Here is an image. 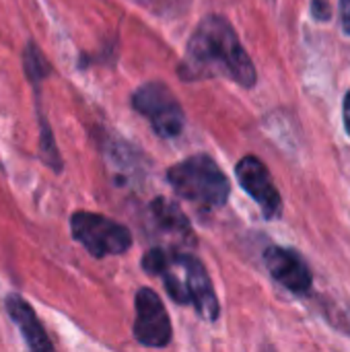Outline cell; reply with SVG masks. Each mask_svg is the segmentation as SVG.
<instances>
[{
	"label": "cell",
	"instance_id": "cell-4",
	"mask_svg": "<svg viewBox=\"0 0 350 352\" xmlns=\"http://www.w3.org/2000/svg\"><path fill=\"white\" fill-rule=\"evenodd\" d=\"M70 233L93 258L122 256L132 248L128 227L89 210H78L70 217Z\"/></svg>",
	"mask_w": 350,
	"mask_h": 352
},
{
	"label": "cell",
	"instance_id": "cell-15",
	"mask_svg": "<svg viewBox=\"0 0 350 352\" xmlns=\"http://www.w3.org/2000/svg\"><path fill=\"white\" fill-rule=\"evenodd\" d=\"M342 113H344V128H347V134L350 136V91L344 95V109H342Z\"/></svg>",
	"mask_w": 350,
	"mask_h": 352
},
{
	"label": "cell",
	"instance_id": "cell-11",
	"mask_svg": "<svg viewBox=\"0 0 350 352\" xmlns=\"http://www.w3.org/2000/svg\"><path fill=\"white\" fill-rule=\"evenodd\" d=\"M23 68H25L27 80H29L35 89H37L39 82H41L43 78H47L50 72H52V66H50L47 58L43 56V52L37 47L35 41H27V45H25V52H23Z\"/></svg>",
	"mask_w": 350,
	"mask_h": 352
},
{
	"label": "cell",
	"instance_id": "cell-3",
	"mask_svg": "<svg viewBox=\"0 0 350 352\" xmlns=\"http://www.w3.org/2000/svg\"><path fill=\"white\" fill-rule=\"evenodd\" d=\"M173 192L202 210L223 208L231 194V184L223 169L208 155H194L167 169Z\"/></svg>",
	"mask_w": 350,
	"mask_h": 352
},
{
	"label": "cell",
	"instance_id": "cell-1",
	"mask_svg": "<svg viewBox=\"0 0 350 352\" xmlns=\"http://www.w3.org/2000/svg\"><path fill=\"white\" fill-rule=\"evenodd\" d=\"M215 76L229 78L243 89L256 85V66L231 23L221 14H208L198 23L188 41L186 58L179 64L182 80Z\"/></svg>",
	"mask_w": 350,
	"mask_h": 352
},
{
	"label": "cell",
	"instance_id": "cell-10",
	"mask_svg": "<svg viewBox=\"0 0 350 352\" xmlns=\"http://www.w3.org/2000/svg\"><path fill=\"white\" fill-rule=\"evenodd\" d=\"M4 309L8 314V318L14 322V326L19 328L25 344L35 352L54 351V344L50 342L43 326L39 324L33 307L21 297V295H8L4 299Z\"/></svg>",
	"mask_w": 350,
	"mask_h": 352
},
{
	"label": "cell",
	"instance_id": "cell-5",
	"mask_svg": "<svg viewBox=\"0 0 350 352\" xmlns=\"http://www.w3.org/2000/svg\"><path fill=\"white\" fill-rule=\"evenodd\" d=\"M132 107L149 120L153 130L161 138H177L186 126V113L171 93V89L159 80L146 82L132 95Z\"/></svg>",
	"mask_w": 350,
	"mask_h": 352
},
{
	"label": "cell",
	"instance_id": "cell-14",
	"mask_svg": "<svg viewBox=\"0 0 350 352\" xmlns=\"http://www.w3.org/2000/svg\"><path fill=\"white\" fill-rule=\"evenodd\" d=\"M340 21H342V31L350 35V0H340Z\"/></svg>",
	"mask_w": 350,
	"mask_h": 352
},
{
	"label": "cell",
	"instance_id": "cell-9",
	"mask_svg": "<svg viewBox=\"0 0 350 352\" xmlns=\"http://www.w3.org/2000/svg\"><path fill=\"white\" fill-rule=\"evenodd\" d=\"M149 214L159 237L169 241V250H177L182 245L194 243V233L186 214L171 200L155 198L149 206Z\"/></svg>",
	"mask_w": 350,
	"mask_h": 352
},
{
	"label": "cell",
	"instance_id": "cell-6",
	"mask_svg": "<svg viewBox=\"0 0 350 352\" xmlns=\"http://www.w3.org/2000/svg\"><path fill=\"white\" fill-rule=\"evenodd\" d=\"M132 334L138 344L151 349H163L171 342L173 330L169 316L153 289H140L136 293V322Z\"/></svg>",
	"mask_w": 350,
	"mask_h": 352
},
{
	"label": "cell",
	"instance_id": "cell-8",
	"mask_svg": "<svg viewBox=\"0 0 350 352\" xmlns=\"http://www.w3.org/2000/svg\"><path fill=\"white\" fill-rule=\"evenodd\" d=\"M264 262L272 278L281 283L287 291L295 295H307L311 291L314 276L299 252L281 245H270L264 252Z\"/></svg>",
	"mask_w": 350,
	"mask_h": 352
},
{
	"label": "cell",
	"instance_id": "cell-12",
	"mask_svg": "<svg viewBox=\"0 0 350 352\" xmlns=\"http://www.w3.org/2000/svg\"><path fill=\"white\" fill-rule=\"evenodd\" d=\"M39 155H41V161L52 167L56 173L62 171L64 163H62V157H60V151L56 146V140H54V134H52V128L47 124V120L39 113Z\"/></svg>",
	"mask_w": 350,
	"mask_h": 352
},
{
	"label": "cell",
	"instance_id": "cell-2",
	"mask_svg": "<svg viewBox=\"0 0 350 352\" xmlns=\"http://www.w3.org/2000/svg\"><path fill=\"white\" fill-rule=\"evenodd\" d=\"M142 268L146 274L163 280L167 295L177 305H192L206 322L219 320V299L204 264L196 256L169 248H153L144 254Z\"/></svg>",
	"mask_w": 350,
	"mask_h": 352
},
{
	"label": "cell",
	"instance_id": "cell-13",
	"mask_svg": "<svg viewBox=\"0 0 350 352\" xmlns=\"http://www.w3.org/2000/svg\"><path fill=\"white\" fill-rule=\"evenodd\" d=\"M311 12H314V16L316 19H320V21H328L330 16H332V8H330V4L326 2V0H311Z\"/></svg>",
	"mask_w": 350,
	"mask_h": 352
},
{
	"label": "cell",
	"instance_id": "cell-7",
	"mask_svg": "<svg viewBox=\"0 0 350 352\" xmlns=\"http://www.w3.org/2000/svg\"><path fill=\"white\" fill-rule=\"evenodd\" d=\"M235 177L239 182V186L258 202V206L262 208V214L272 221L281 214L283 210V198L270 177L268 167L254 155L243 157L237 167H235Z\"/></svg>",
	"mask_w": 350,
	"mask_h": 352
}]
</instances>
